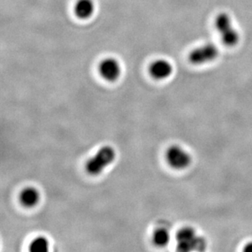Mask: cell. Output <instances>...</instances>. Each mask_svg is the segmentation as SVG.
Wrapping results in <instances>:
<instances>
[{"label":"cell","mask_w":252,"mask_h":252,"mask_svg":"<svg viewBox=\"0 0 252 252\" xmlns=\"http://www.w3.org/2000/svg\"><path fill=\"white\" fill-rule=\"evenodd\" d=\"M49 242L44 237H37L30 244V250L33 252H46L49 250Z\"/></svg>","instance_id":"obj_12"},{"label":"cell","mask_w":252,"mask_h":252,"mask_svg":"<svg viewBox=\"0 0 252 252\" xmlns=\"http://www.w3.org/2000/svg\"><path fill=\"white\" fill-rule=\"evenodd\" d=\"M116 158L115 150L110 146H104L99 150L94 157L88 160L86 170L91 176H99Z\"/></svg>","instance_id":"obj_1"},{"label":"cell","mask_w":252,"mask_h":252,"mask_svg":"<svg viewBox=\"0 0 252 252\" xmlns=\"http://www.w3.org/2000/svg\"><path fill=\"white\" fill-rule=\"evenodd\" d=\"M243 251L246 252H252V243H249L248 244H247L244 249H243Z\"/></svg>","instance_id":"obj_13"},{"label":"cell","mask_w":252,"mask_h":252,"mask_svg":"<svg viewBox=\"0 0 252 252\" xmlns=\"http://www.w3.org/2000/svg\"><path fill=\"white\" fill-rule=\"evenodd\" d=\"M215 28L220 33L233 27V19L227 12H220L215 18Z\"/></svg>","instance_id":"obj_10"},{"label":"cell","mask_w":252,"mask_h":252,"mask_svg":"<svg viewBox=\"0 0 252 252\" xmlns=\"http://www.w3.org/2000/svg\"><path fill=\"white\" fill-rule=\"evenodd\" d=\"M219 56L217 46L212 43H207L193 48L189 54V61L195 65L208 64L214 62Z\"/></svg>","instance_id":"obj_3"},{"label":"cell","mask_w":252,"mask_h":252,"mask_svg":"<svg viewBox=\"0 0 252 252\" xmlns=\"http://www.w3.org/2000/svg\"><path fill=\"white\" fill-rule=\"evenodd\" d=\"M170 241V233L166 228H160L155 230L153 235V242L156 247L163 248L168 244Z\"/></svg>","instance_id":"obj_11"},{"label":"cell","mask_w":252,"mask_h":252,"mask_svg":"<svg viewBox=\"0 0 252 252\" xmlns=\"http://www.w3.org/2000/svg\"><path fill=\"white\" fill-rule=\"evenodd\" d=\"M220 39L224 46L228 48H233L238 45L240 41V33L235 27L228 29L227 31L220 33Z\"/></svg>","instance_id":"obj_9"},{"label":"cell","mask_w":252,"mask_h":252,"mask_svg":"<svg viewBox=\"0 0 252 252\" xmlns=\"http://www.w3.org/2000/svg\"><path fill=\"white\" fill-rule=\"evenodd\" d=\"M99 72L103 79L106 81H116L121 74V65L116 59L113 57H108L100 62Z\"/></svg>","instance_id":"obj_5"},{"label":"cell","mask_w":252,"mask_h":252,"mask_svg":"<svg viewBox=\"0 0 252 252\" xmlns=\"http://www.w3.org/2000/svg\"><path fill=\"white\" fill-rule=\"evenodd\" d=\"M40 200V193L33 187H28L22 191L20 194V201L26 207H33Z\"/></svg>","instance_id":"obj_8"},{"label":"cell","mask_w":252,"mask_h":252,"mask_svg":"<svg viewBox=\"0 0 252 252\" xmlns=\"http://www.w3.org/2000/svg\"><path fill=\"white\" fill-rule=\"evenodd\" d=\"M149 71L154 79L162 80L171 76L173 72V66L167 60L158 59L150 64Z\"/></svg>","instance_id":"obj_6"},{"label":"cell","mask_w":252,"mask_h":252,"mask_svg":"<svg viewBox=\"0 0 252 252\" xmlns=\"http://www.w3.org/2000/svg\"><path fill=\"white\" fill-rule=\"evenodd\" d=\"M177 250L180 252L204 251L207 247L206 241L197 235L195 231L190 227L181 228L176 234Z\"/></svg>","instance_id":"obj_2"},{"label":"cell","mask_w":252,"mask_h":252,"mask_svg":"<svg viewBox=\"0 0 252 252\" xmlns=\"http://www.w3.org/2000/svg\"><path fill=\"white\" fill-rule=\"evenodd\" d=\"M166 159L169 166L176 170H183L188 167L191 162L190 155L178 145L169 147L166 153Z\"/></svg>","instance_id":"obj_4"},{"label":"cell","mask_w":252,"mask_h":252,"mask_svg":"<svg viewBox=\"0 0 252 252\" xmlns=\"http://www.w3.org/2000/svg\"><path fill=\"white\" fill-rule=\"evenodd\" d=\"M74 10L79 19H89L95 12V3L93 0H77Z\"/></svg>","instance_id":"obj_7"}]
</instances>
